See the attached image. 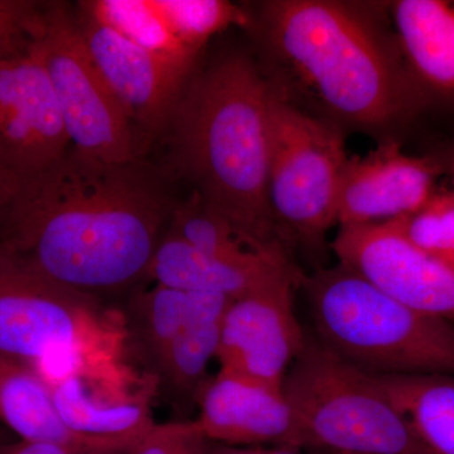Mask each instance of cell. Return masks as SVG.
Listing matches in <instances>:
<instances>
[{
	"label": "cell",
	"mask_w": 454,
	"mask_h": 454,
	"mask_svg": "<svg viewBox=\"0 0 454 454\" xmlns=\"http://www.w3.org/2000/svg\"><path fill=\"white\" fill-rule=\"evenodd\" d=\"M339 264L418 312L454 321V264L411 243L397 220L340 227Z\"/></svg>",
	"instance_id": "cell-10"
},
{
	"label": "cell",
	"mask_w": 454,
	"mask_h": 454,
	"mask_svg": "<svg viewBox=\"0 0 454 454\" xmlns=\"http://www.w3.org/2000/svg\"><path fill=\"white\" fill-rule=\"evenodd\" d=\"M387 13L427 106L454 107V0H396Z\"/></svg>",
	"instance_id": "cell-15"
},
{
	"label": "cell",
	"mask_w": 454,
	"mask_h": 454,
	"mask_svg": "<svg viewBox=\"0 0 454 454\" xmlns=\"http://www.w3.org/2000/svg\"><path fill=\"white\" fill-rule=\"evenodd\" d=\"M31 50L49 77L71 146L104 162L138 160L139 134L98 71L67 5L46 3Z\"/></svg>",
	"instance_id": "cell-7"
},
{
	"label": "cell",
	"mask_w": 454,
	"mask_h": 454,
	"mask_svg": "<svg viewBox=\"0 0 454 454\" xmlns=\"http://www.w3.org/2000/svg\"><path fill=\"white\" fill-rule=\"evenodd\" d=\"M270 103L262 66L229 53L193 74L167 131L193 192L259 240L293 254L268 205Z\"/></svg>",
	"instance_id": "cell-3"
},
{
	"label": "cell",
	"mask_w": 454,
	"mask_h": 454,
	"mask_svg": "<svg viewBox=\"0 0 454 454\" xmlns=\"http://www.w3.org/2000/svg\"><path fill=\"white\" fill-rule=\"evenodd\" d=\"M51 390L57 411L74 432L130 452L158 424L145 397L119 402L95 399L82 376L67 379Z\"/></svg>",
	"instance_id": "cell-20"
},
{
	"label": "cell",
	"mask_w": 454,
	"mask_h": 454,
	"mask_svg": "<svg viewBox=\"0 0 454 454\" xmlns=\"http://www.w3.org/2000/svg\"><path fill=\"white\" fill-rule=\"evenodd\" d=\"M3 442H2V429H0V444H2Z\"/></svg>",
	"instance_id": "cell-34"
},
{
	"label": "cell",
	"mask_w": 454,
	"mask_h": 454,
	"mask_svg": "<svg viewBox=\"0 0 454 454\" xmlns=\"http://www.w3.org/2000/svg\"><path fill=\"white\" fill-rule=\"evenodd\" d=\"M109 307L62 288L0 256V358L32 369L42 358L104 352Z\"/></svg>",
	"instance_id": "cell-8"
},
{
	"label": "cell",
	"mask_w": 454,
	"mask_h": 454,
	"mask_svg": "<svg viewBox=\"0 0 454 454\" xmlns=\"http://www.w3.org/2000/svg\"><path fill=\"white\" fill-rule=\"evenodd\" d=\"M333 454H361V453H351V452H333Z\"/></svg>",
	"instance_id": "cell-33"
},
{
	"label": "cell",
	"mask_w": 454,
	"mask_h": 454,
	"mask_svg": "<svg viewBox=\"0 0 454 454\" xmlns=\"http://www.w3.org/2000/svg\"><path fill=\"white\" fill-rule=\"evenodd\" d=\"M303 276L286 274L230 301L216 352L220 370L282 387L306 342L294 307Z\"/></svg>",
	"instance_id": "cell-11"
},
{
	"label": "cell",
	"mask_w": 454,
	"mask_h": 454,
	"mask_svg": "<svg viewBox=\"0 0 454 454\" xmlns=\"http://www.w3.org/2000/svg\"><path fill=\"white\" fill-rule=\"evenodd\" d=\"M0 423L20 441L53 444L71 454H131L74 432L57 411L49 385L29 367L2 358Z\"/></svg>",
	"instance_id": "cell-18"
},
{
	"label": "cell",
	"mask_w": 454,
	"mask_h": 454,
	"mask_svg": "<svg viewBox=\"0 0 454 454\" xmlns=\"http://www.w3.org/2000/svg\"><path fill=\"white\" fill-rule=\"evenodd\" d=\"M76 20L90 55L139 137L166 133L195 67L137 46L80 11Z\"/></svg>",
	"instance_id": "cell-12"
},
{
	"label": "cell",
	"mask_w": 454,
	"mask_h": 454,
	"mask_svg": "<svg viewBox=\"0 0 454 454\" xmlns=\"http://www.w3.org/2000/svg\"><path fill=\"white\" fill-rule=\"evenodd\" d=\"M71 142L46 71L37 56L0 62V214Z\"/></svg>",
	"instance_id": "cell-9"
},
{
	"label": "cell",
	"mask_w": 454,
	"mask_h": 454,
	"mask_svg": "<svg viewBox=\"0 0 454 454\" xmlns=\"http://www.w3.org/2000/svg\"><path fill=\"white\" fill-rule=\"evenodd\" d=\"M430 454H454V375H375Z\"/></svg>",
	"instance_id": "cell-22"
},
{
	"label": "cell",
	"mask_w": 454,
	"mask_h": 454,
	"mask_svg": "<svg viewBox=\"0 0 454 454\" xmlns=\"http://www.w3.org/2000/svg\"><path fill=\"white\" fill-rule=\"evenodd\" d=\"M176 205L138 160L104 162L71 146L0 214V256L118 310L148 282Z\"/></svg>",
	"instance_id": "cell-1"
},
{
	"label": "cell",
	"mask_w": 454,
	"mask_h": 454,
	"mask_svg": "<svg viewBox=\"0 0 454 454\" xmlns=\"http://www.w3.org/2000/svg\"><path fill=\"white\" fill-rule=\"evenodd\" d=\"M345 134L271 90L267 196L280 238L292 250L321 252L337 225Z\"/></svg>",
	"instance_id": "cell-6"
},
{
	"label": "cell",
	"mask_w": 454,
	"mask_h": 454,
	"mask_svg": "<svg viewBox=\"0 0 454 454\" xmlns=\"http://www.w3.org/2000/svg\"><path fill=\"white\" fill-rule=\"evenodd\" d=\"M265 454H301V450H298V448L279 447V448H270V450H265Z\"/></svg>",
	"instance_id": "cell-32"
},
{
	"label": "cell",
	"mask_w": 454,
	"mask_h": 454,
	"mask_svg": "<svg viewBox=\"0 0 454 454\" xmlns=\"http://www.w3.org/2000/svg\"><path fill=\"white\" fill-rule=\"evenodd\" d=\"M79 11L137 46L196 67L200 53L179 40L154 0H88Z\"/></svg>",
	"instance_id": "cell-23"
},
{
	"label": "cell",
	"mask_w": 454,
	"mask_h": 454,
	"mask_svg": "<svg viewBox=\"0 0 454 454\" xmlns=\"http://www.w3.org/2000/svg\"><path fill=\"white\" fill-rule=\"evenodd\" d=\"M313 336L372 375H454L452 322L418 312L337 264L301 278Z\"/></svg>",
	"instance_id": "cell-4"
},
{
	"label": "cell",
	"mask_w": 454,
	"mask_h": 454,
	"mask_svg": "<svg viewBox=\"0 0 454 454\" xmlns=\"http://www.w3.org/2000/svg\"><path fill=\"white\" fill-rule=\"evenodd\" d=\"M168 232L202 252L238 264L295 265L293 254L264 243L203 201L196 192L173 210Z\"/></svg>",
	"instance_id": "cell-21"
},
{
	"label": "cell",
	"mask_w": 454,
	"mask_h": 454,
	"mask_svg": "<svg viewBox=\"0 0 454 454\" xmlns=\"http://www.w3.org/2000/svg\"><path fill=\"white\" fill-rule=\"evenodd\" d=\"M229 298L211 293H188L186 319L155 372L152 387L177 415L190 420L203 387L210 380L208 365L216 358L221 324Z\"/></svg>",
	"instance_id": "cell-16"
},
{
	"label": "cell",
	"mask_w": 454,
	"mask_h": 454,
	"mask_svg": "<svg viewBox=\"0 0 454 454\" xmlns=\"http://www.w3.org/2000/svg\"><path fill=\"white\" fill-rule=\"evenodd\" d=\"M387 3L268 0L252 14L274 92L333 127L396 140L426 110L406 70Z\"/></svg>",
	"instance_id": "cell-2"
},
{
	"label": "cell",
	"mask_w": 454,
	"mask_h": 454,
	"mask_svg": "<svg viewBox=\"0 0 454 454\" xmlns=\"http://www.w3.org/2000/svg\"><path fill=\"white\" fill-rule=\"evenodd\" d=\"M193 428V419L157 424L133 454H175Z\"/></svg>",
	"instance_id": "cell-27"
},
{
	"label": "cell",
	"mask_w": 454,
	"mask_h": 454,
	"mask_svg": "<svg viewBox=\"0 0 454 454\" xmlns=\"http://www.w3.org/2000/svg\"><path fill=\"white\" fill-rule=\"evenodd\" d=\"M442 176L437 155L406 154L397 140L348 155L337 193V223L373 225L411 216L437 192Z\"/></svg>",
	"instance_id": "cell-13"
},
{
	"label": "cell",
	"mask_w": 454,
	"mask_h": 454,
	"mask_svg": "<svg viewBox=\"0 0 454 454\" xmlns=\"http://www.w3.org/2000/svg\"><path fill=\"white\" fill-rule=\"evenodd\" d=\"M443 168L444 176H448L454 181V140L452 145L444 148L443 151L435 153Z\"/></svg>",
	"instance_id": "cell-31"
},
{
	"label": "cell",
	"mask_w": 454,
	"mask_h": 454,
	"mask_svg": "<svg viewBox=\"0 0 454 454\" xmlns=\"http://www.w3.org/2000/svg\"><path fill=\"white\" fill-rule=\"evenodd\" d=\"M193 422H195V419H193ZM206 442H207V439L203 437L195 422V428L184 439V443L179 446L177 452L175 454H203Z\"/></svg>",
	"instance_id": "cell-29"
},
{
	"label": "cell",
	"mask_w": 454,
	"mask_h": 454,
	"mask_svg": "<svg viewBox=\"0 0 454 454\" xmlns=\"http://www.w3.org/2000/svg\"><path fill=\"white\" fill-rule=\"evenodd\" d=\"M46 3L0 0V62L26 55L42 31Z\"/></svg>",
	"instance_id": "cell-26"
},
{
	"label": "cell",
	"mask_w": 454,
	"mask_h": 454,
	"mask_svg": "<svg viewBox=\"0 0 454 454\" xmlns=\"http://www.w3.org/2000/svg\"><path fill=\"white\" fill-rule=\"evenodd\" d=\"M0 454H71L64 448L47 443L20 441L17 443L0 444Z\"/></svg>",
	"instance_id": "cell-28"
},
{
	"label": "cell",
	"mask_w": 454,
	"mask_h": 454,
	"mask_svg": "<svg viewBox=\"0 0 454 454\" xmlns=\"http://www.w3.org/2000/svg\"><path fill=\"white\" fill-rule=\"evenodd\" d=\"M309 447L361 454H430L375 375L313 333L282 382Z\"/></svg>",
	"instance_id": "cell-5"
},
{
	"label": "cell",
	"mask_w": 454,
	"mask_h": 454,
	"mask_svg": "<svg viewBox=\"0 0 454 454\" xmlns=\"http://www.w3.org/2000/svg\"><path fill=\"white\" fill-rule=\"evenodd\" d=\"M170 28L200 53L217 33L232 26H252V13L226 0H154Z\"/></svg>",
	"instance_id": "cell-24"
},
{
	"label": "cell",
	"mask_w": 454,
	"mask_h": 454,
	"mask_svg": "<svg viewBox=\"0 0 454 454\" xmlns=\"http://www.w3.org/2000/svg\"><path fill=\"white\" fill-rule=\"evenodd\" d=\"M301 273L297 265L238 264L197 249L167 232L148 269V282L184 293H211L229 300L286 274Z\"/></svg>",
	"instance_id": "cell-17"
},
{
	"label": "cell",
	"mask_w": 454,
	"mask_h": 454,
	"mask_svg": "<svg viewBox=\"0 0 454 454\" xmlns=\"http://www.w3.org/2000/svg\"><path fill=\"white\" fill-rule=\"evenodd\" d=\"M187 309L188 293L160 284L140 286L118 307L122 352L151 384L170 342L186 319Z\"/></svg>",
	"instance_id": "cell-19"
},
{
	"label": "cell",
	"mask_w": 454,
	"mask_h": 454,
	"mask_svg": "<svg viewBox=\"0 0 454 454\" xmlns=\"http://www.w3.org/2000/svg\"><path fill=\"white\" fill-rule=\"evenodd\" d=\"M397 223L411 243L454 264V190L437 191L420 210Z\"/></svg>",
	"instance_id": "cell-25"
},
{
	"label": "cell",
	"mask_w": 454,
	"mask_h": 454,
	"mask_svg": "<svg viewBox=\"0 0 454 454\" xmlns=\"http://www.w3.org/2000/svg\"><path fill=\"white\" fill-rule=\"evenodd\" d=\"M203 454H265L264 448H245L226 446V444L206 442Z\"/></svg>",
	"instance_id": "cell-30"
},
{
	"label": "cell",
	"mask_w": 454,
	"mask_h": 454,
	"mask_svg": "<svg viewBox=\"0 0 454 454\" xmlns=\"http://www.w3.org/2000/svg\"><path fill=\"white\" fill-rule=\"evenodd\" d=\"M195 422L207 441L232 447H309L282 387L219 370L203 387Z\"/></svg>",
	"instance_id": "cell-14"
}]
</instances>
